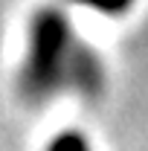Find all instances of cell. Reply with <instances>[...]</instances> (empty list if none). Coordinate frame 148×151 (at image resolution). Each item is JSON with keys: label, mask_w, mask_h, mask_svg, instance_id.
Wrapping results in <instances>:
<instances>
[{"label": "cell", "mask_w": 148, "mask_h": 151, "mask_svg": "<svg viewBox=\"0 0 148 151\" xmlns=\"http://www.w3.org/2000/svg\"><path fill=\"white\" fill-rule=\"evenodd\" d=\"M78 6H87L93 12H102V15H125L131 6H134V0H73Z\"/></svg>", "instance_id": "7a4b0ae2"}, {"label": "cell", "mask_w": 148, "mask_h": 151, "mask_svg": "<svg viewBox=\"0 0 148 151\" xmlns=\"http://www.w3.org/2000/svg\"><path fill=\"white\" fill-rule=\"evenodd\" d=\"M20 87L29 99H47L61 90H78L84 96L99 93V58L78 41L64 12L38 9L32 15Z\"/></svg>", "instance_id": "6da1fadb"}, {"label": "cell", "mask_w": 148, "mask_h": 151, "mask_svg": "<svg viewBox=\"0 0 148 151\" xmlns=\"http://www.w3.org/2000/svg\"><path fill=\"white\" fill-rule=\"evenodd\" d=\"M47 151H90V145H87V139L78 131H61L55 139L50 142Z\"/></svg>", "instance_id": "3957f363"}]
</instances>
